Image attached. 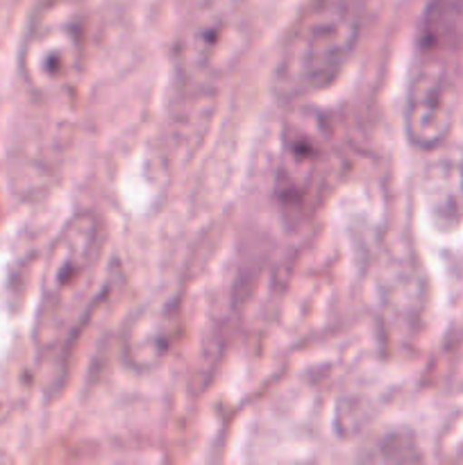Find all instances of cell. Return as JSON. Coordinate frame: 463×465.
I'll list each match as a JSON object with an SVG mask.
<instances>
[{
    "instance_id": "3",
    "label": "cell",
    "mask_w": 463,
    "mask_h": 465,
    "mask_svg": "<svg viewBox=\"0 0 463 465\" xmlns=\"http://www.w3.org/2000/svg\"><path fill=\"white\" fill-rule=\"evenodd\" d=\"M89 18L84 0H36L18 50V73L36 100L66 98L86 62Z\"/></svg>"
},
{
    "instance_id": "4",
    "label": "cell",
    "mask_w": 463,
    "mask_h": 465,
    "mask_svg": "<svg viewBox=\"0 0 463 465\" xmlns=\"http://www.w3.org/2000/svg\"><path fill=\"white\" fill-rule=\"evenodd\" d=\"M252 39L248 0H198L175 36V73L189 94H212L243 62Z\"/></svg>"
},
{
    "instance_id": "6",
    "label": "cell",
    "mask_w": 463,
    "mask_h": 465,
    "mask_svg": "<svg viewBox=\"0 0 463 465\" xmlns=\"http://www.w3.org/2000/svg\"><path fill=\"white\" fill-rule=\"evenodd\" d=\"M457 116V89L448 66L425 62L416 68L404 100V132L413 148L422 153L440 148Z\"/></svg>"
},
{
    "instance_id": "8",
    "label": "cell",
    "mask_w": 463,
    "mask_h": 465,
    "mask_svg": "<svg viewBox=\"0 0 463 465\" xmlns=\"http://www.w3.org/2000/svg\"><path fill=\"white\" fill-rule=\"evenodd\" d=\"M422 195L431 218L440 230L449 232L463 221V163L440 159L425 171Z\"/></svg>"
},
{
    "instance_id": "7",
    "label": "cell",
    "mask_w": 463,
    "mask_h": 465,
    "mask_svg": "<svg viewBox=\"0 0 463 465\" xmlns=\"http://www.w3.org/2000/svg\"><path fill=\"white\" fill-rule=\"evenodd\" d=\"M182 313L175 298L145 302L123 331V357L134 372H150L162 366L180 336Z\"/></svg>"
},
{
    "instance_id": "1",
    "label": "cell",
    "mask_w": 463,
    "mask_h": 465,
    "mask_svg": "<svg viewBox=\"0 0 463 465\" xmlns=\"http://www.w3.org/2000/svg\"><path fill=\"white\" fill-rule=\"evenodd\" d=\"M107 230L91 209L73 213L54 236L41 277L34 348L44 361H62L75 345L98 291Z\"/></svg>"
},
{
    "instance_id": "5",
    "label": "cell",
    "mask_w": 463,
    "mask_h": 465,
    "mask_svg": "<svg viewBox=\"0 0 463 465\" xmlns=\"http://www.w3.org/2000/svg\"><path fill=\"white\" fill-rule=\"evenodd\" d=\"M334 159V134L325 114L302 100L281 125L275 198L286 216L302 218L320 200Z\"/></svg>"
},
{
    "instance_id": "9",
    "label": "cell",
    "mask_w": 463,
    "mask_h": 465,
    "mask_svg": "<svg viewBox=\"0 0 463 465\" xmlns=\"http://www.w3.org/2000/svg\"><path fill=\"white\" fill-rule=\"evenodd\" d=\"M348 3H357V5H363V3H366V0H348Z\"/></svg>"
},
{
    "instance_id": "2",
    "label": "cell",
    "mask_w": 463,
    "mask_h": 465,
    "mask_svg": "<svg viewBox=\"0 0 463 465\" xmlns=\"http://www.w3.org/2000/svg\"><path fill=\"white\" fill-rule=\"evenodd\" d=\"M363 5L311 0L295 21L275 73V89L289 103L330 89L357 50Z\"/></svg>"
}]
</instances>
